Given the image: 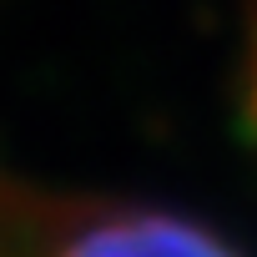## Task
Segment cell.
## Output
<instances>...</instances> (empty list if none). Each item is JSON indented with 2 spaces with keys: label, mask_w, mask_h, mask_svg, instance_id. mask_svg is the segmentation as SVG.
I'll use <instances>...</instances> for the list:
<instances>
[{
  "label": "cell",
  "mask_w": 257,
  "mask_h": 257,
  "mask_svg": "<svg viewBox=\"0 0 257 257\" xmlns=\"http://www.w3.org/2000/svg\"><path fill=\"white\" fill-rule=\"evenodd\" d=\"M41 257H242V252L192 217L121 207L66 227Z\"/></svg>",
  "instance_id": "1"
}]
</instances>
